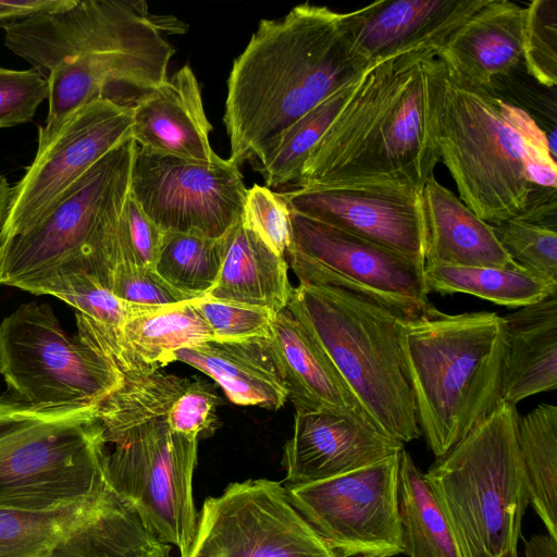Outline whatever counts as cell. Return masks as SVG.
<instances>
[{"label": "cell", "instance_id": "cell-1", "mask_svg": "<svg viewBox=\"0 0 557 557\" xmlns=\"http://www.w3.org/2000/svg\"><path fill=\"white\" fill-rule=\"evenodd\" d=\"M445 66L433 49L369 67L309 153L299 188L351 184L422 189L440 162L437 108Z\"/></svg>", "mask_w": 557, "mask_h": 557}, {"label": "cell", "instance_id": "cell-2", "mask_svg": "<svg viewBox=\"0 0 557 557\" xmlns=\"http://www.w3.org/2000/svg\"><path fill=\"white\" fill-rule=\"evenodd\" d=\"M368 69L344 13L305 2L284 17L261 20L227 78L228 160L258 159L288 126Z\"/></svg>", "mask_w": 557, "mask_h": 557}, {"label": "cell", "instance_id": "cell-3", "mask_svg": "<svg viewBox=\"0 0 557 557\" xmlns=\"http://www.w3.org/2000/svg\"><path fill=\"white\" fill-rule=\"evenodd\" d=\"M436 135L459 198L491 225L521 212L534 186L556 189L555 156L533 117L446 69Z\"/></svg>", "mask_w": 557, "mask_h": 557}, {"label": "cell", "instance_id": "cell-4", "mask_svg": "<svg viewBox=\"0 0 557 557\" xmlns=\"http://www.w3.org/2000/svg\"><path fill=\"white\" fill-rule=\"evenodd\" d=\"M399 342L421 433L441 458L500 400L503 317L488 311L449 314L430 304L400 319Z\"/></svg>", "mask_w": 557, "mask_h": 557}, {"label": "cell", "instance_id": "cell-5", "mask_svg": "<svg viewBox=\"0 0 557 557\" xmlns=\"http://www.w3.org/2000/svg\"><path fill=\"white\" fill-rule=\"evenodd\" d=\"M136 150L133 138L116 146L40 220L0 242V286L45 295L57 280L78 273L106 286L120 261V219Z\"/></svg>", "mask_w": 557, "mask_h": 557}, {"label": "cell", "instance_id": "cell-6", "mask_svg": "<svg viewBox=\"0 0 557 557\" xmlns=\"http://www.w3.org/2000/svg\"><path fill=\"white\" fill-rule=\"evenodd\" d=\"M518 418L516 405L499 400L423 473L460 557H517L529 505Z\"/></svg>", "mask_w": 557, "mask_h": 557}, {"label": "cell", "instance_id": "cell-7", "mask_svg": "<svg viewBox=\"0 0 557 557\" xmlns=\"http://www.w3.org/2000/svg\"><path fill=\"white\" fill-rule=\"evenodd\" d=\"M287 308L379 431L403 444L422 435L401 359L403 317L345 289L305 284L294 287Z\"/></svg>", "mask_w": 557, "mask_h": 557}, {"label": "cell", "instance_id": "cell-8", "mask_svg": "<svg viewBox=\"0 0 557 557\" xmlns=\"http://www.w3.org/2000/svg\"><path fill=\"white\" fill-rule=\"evenodd\" d=\"M97 406L33 407L0 396V509L42 511L111 488Z\"/></svg>", "mask_w": 557, "mask_h": 557}, {"label": "cell", "instance_id": "cell-9", "mask_svg": "<svg viewBox=\"0 0 557 557\" xmlns=\"http://www.w3.org/2000/svg\"><path fill=\"white\" fill-rule=\"evenodd\" d=\"M7 395L33 407L98 406L124 382L99 352L61 326L48 304H22L0 322Z\"/></svg>", "mask_w": 557, "mask_h": 557}, {"label": "cell", "instance_id": "cell-10", "mask_svg": "<svg viewBox=\"0 0 557 557\" xmlns=\"http://www.w3.org/2000/svg\"><path fill=\"white\" fill-rule=\"evenodd\" d=\"M108 485L129 503L161 542L189 552L197 531L193 473L198 437L172 431L164 420L102 431Z\"/></svg>", "mask_w": 557, "mask_h": 557}, {"label": "cell", "instance_id": "cell-11", "mask_svg": "<svg viewBox=\"0 0 557 557\" xmlns=\"http://www.w3.org/2000/svg\"><path fill=\"white\" fill-rule=\"evenodd\" d=\"M289 265L299 284L331 286L400 317L430 306L425 263L290 210Z\"/></svg>", "mask_w": 557, "mask_h": 557}, {"label": "cell", "instance_id": "cell-12", "mask_svg": "<svg viewBox=\"0 0 557 557\" xmlns=\"http://www.w3.org/2000/svg\"><path fill=\"white\" fill-rule=\"evenodd\" d=\"M112 488L42 511L0 509V557H170Z\"/></svg>", "mask_w": 557, "mask_h": 557}, {"label": "cell", "instance_id": "cell-13", "mask_svg": "<svg viewBox=\"0 0 557 557\" xmlns=\"http://www.w3.org/2000/svg\"><path fill=\"white\" fill-rule=\"evenodd\" d=\"M398 454L326 480L285 486L290 503L337 557L404 553Z\"/></svg>", "mask_w": 557, "mask_h": 557}, {"label": "cell", "instance_id": "cell-14", "mask_svg": "<svg viewBox=\"0 0 557 557\" xmlns=\"http://www.w3.org/2000/svg\"><path fill=\"white\" fill-rule=\"evenodd\" d=\"M185 557H337L268 479L232 483L205 500Z\"/></svg>", "mask_w": 557, "mask_h": 557}, {"label": "cell", "instance_id": "cell-15", "mask_svg": "<svg viewBox=\"0 0 557 557\" xmlns=\"http://www.w3.org/2000/svg\"><path fill=\"white\" fill-rule=\"evenodd\" d=\"M131 194L162 232L220 238L240 219L247 188L228 159L202 164L137 147Z\"/></svg>", "mask_w": 557, "mask_h": 557}, {"label": "cell", "instance_id": "cell-16", "mask_svg": "<svg viewBox=\"0 0 557 557\" xmlns=\"http://www.w3.org/2000/svg\"><path fill=\"white\" fill-rule=\"evenodd\" d=\"M133 109L104 100L87 103L69 115L48 138L12 187L0 242L27 230L95 163L132 138Z\"/></svg>", "mask_w": 557, "mask_h": 557}, {"label": "cell", "instance_id": "cell-17", "mask_svg": "<svg viewBox=\"0 0 557 557\" xmlns=\"http://www.w3.org/2000/svg\"><path fill=\"white\" fill-rule=\"evenodd\" d=\"M0 27L7 48L45 77L63 60L143 46L169 28L144 0H75Z\"/></svg>", "mask_w": 557, "mask_h": 557}, {"label": "cell", "instance_id": "cell-18", "mask_svg": "<svg viewBox=\"0 0 557 557\" xmlns=\"http://www.w3.org/2000/svg\"><path fill=\"white\" fill-rule=\"evenodd\" d=\"M280 194L292 211L425 263L422 189L351 184Z\"/></svg>", "mask_w": 557, "mask_h": 557}, {"label": "cell", "instance_id": "cell-19", "mask_svg": "<svg viewBox=\"0 0 557 557\" xmlns=\"http://www.w3.org/2000/svg\"><path fill=\"white\" fill-rule=\"evenodd\" d=\"M487 0H380L344 13L354 50L369 67L420 49H440Z\"/></svg>", "mask_w": 557, "mask_h": 557}, {"label": "cell", "instance_id": "cell-20", "mask_svg": "<svg viewBox=\"0 0 557 557\" xmlns=\"http://www.w3.org/2000/svg\"><path fill=\"white\" fill-rule=\"evenodd\" d=\"M404 444L372 424L335 412H296L283 466L286 485L326 480L379 462Z\"/></svg>", "mask_w": 557, "mask_h": 557}, {"label": "cell", "instance_id": "cell-21", "mask_svg": "<svg viewBox=\"0 0 557 557\" xmlns=\"http://www.w3.org/2000/svg\"><path fill=\"white\" fill-rule=\"evenodd\" d=\"M220 403L209 382L158 370L124 380L97 406V418L102 431L164 420L172 431L198 437L213 432Z\"/></svg>", "mask_w": 557, "mask_h": 557}, {"label": "cell", "instance_id": "cell-22", "mask_svg": "<svg viewBox=\"0 0 557 557\" xmlns=\"http://www.w3.org/2000/svg\"><path fill=\"white\" fill-rule=\"evenodd\" d=\"M199 83L188 64L168 77L133 109L132 138L137 147L190 162L223 161L209 141Z\"/></svg>", "mask_w": 557, "mask_h": 557}, {"label": "cell", "instance_id": "cell-23", "mask_svg": "<svg viewBox=\"0 0 557 557\" xmlns=\"http://www.w3.org/2000/svg\"><path fill=\"white\" fill-rule=\"evenodd\" d=\"M525 8L487 0L436 50L448 73L471 86L493 89L522 61Z\"/></svg>", "mask_w": 557, "mask_h": 557}, {"label": "cell", "instance_id": "cell-24", "mask_svg": "<svg viewBox=\"0 0 557 557\" xmlns=\"http://www.w3.org/2000/svg\"><path fill=\"white\" fill-rule=\"evenodd\" d=\"M269 338L296 412H335L373 425L327 355L287 307L275 314Z\"/></svg>", "mask_w": 557, "mask_h": 557}, {"label": "cell", "instance_id": "cell-25", "mask_svg": "<svg viewBox=\"0 0 557 557\" xmlns=\"http://www.w3.org/2000/svg\"><path fill=\"white\" fill-rule=\"evenodd\" d=\"M175 361L213 379L236 405L275 411L287 400L283 373L269 337L203 342L176 351Z\"/></svg>", "mask_w": 557, "mask_h": 557}, {"label": "cell", "instance_id": "cell-26", "mask_svg": "<svg viewBox=\"0 0 557 557\" xmlns=\"http://www.w3.org/2000/svg\"><path fill=\"white\" fill-rule=\"evenodd\" d=\"M499 399L516 405L557 387V295L503 317Z\"/></svg>", "mask_w": 557, "mask_h": 557}, {"label": "cell", "instance_id": "cell-27", "mask_svg": "<svg viewBox=\"0 0 557 557\" xmlns=\"http://www.w3.org/2000/svg\"><path fill=\"white\" fill-rule=\"evenodd\" d=\"M425 265L516 267L493 226L433 176L422 187Z\"/></svg>", "mask_w": 557, "mask_h": 557}, {"label": "cell", "instance_id": "cell-28", "mask_svg": "<svg viewBox=\"0 0 557 557\" xmlns=\"http://www.w3.org/2000/svg\"><path fill=\"white\" fill-rule=\"evenodd\" d=\"M214 339L194 299L171 306H138L126 320L110 363L124 380L158 371L175 352Z\"/></svg>", "mask_w": 557, "mask_h": 557}, {"label": "cell", "instance_id": "cell-29", "mask_svg": "<svg viewBox=\"0 0 557 557\" xmlns=\"http://www.w3.org/2000/svg\"><path fill=\"white\" fill-rule=\"evenodd\" d=\"M224 258L219 278L206 298L264 308L285 309L294 287L288 263L248 228L242 218L224 234Z\"/></svg>", "mask_w": 557, "mask_h": 557}, {"label": "cell", "instance_id": "cell-30", "mask_svg": "<svg viewBox=\"0 0 557 557\" xmlns=\"http://www.w3.org/2000/svg\"><path fill=\"white\" fill-rule=\"evenodd\" d=\"M424 280L429 293L469 294L511 308L524 307L557 295V281L519 265L431 264L424 267Z\"/></svg>", "mask_w": 557, "mask_h": 557}, {"label": "cell", "instance_id": "cell-31", "mask_svg": "<svg viewBox=\"0 0 557 557\" xmlns=\"http://www.w3.org/2000/svg\"><path fill=\"white\" fill-rule=\"evenodd\" d=\"M398 516L404 554L460 557L447 520L410 454H398Z\"/></svg>", "mask_w": 557, "mask_h": 557}, {"label": "cell", "instance_id": "cell-32", "mask_svg": "<svg viewBox=\"0 0 557 557\" xmlns=\"http://www.w3.org/2000/svg\"><path fill=\"white\" fill-rule=\"evenodd\" d=\"M529 504L557 539V407L542 403L517 421Z\"/></svg>", "mask_w": 557, "mask_h": 557}, {"label": "cell", "instance_id": "cell-33", "mask_svg": "<svg viewBox=\"0 0 557 557\" xmlns=\"http://www.w3.org/2000/svg\"><path fill=\"white\" fill-rule=\"evenodd\" d=\"M492 226L516 264L557 281L556 189L534 186L521 212Z\"/></svg>", "mask_w": 557, "mask_h": 557}, {"label": "cell", "instance_id": "cell-34", "mask_svg": "<svg viewBox=\"0 0 557 557\" xmlns=\"http://www.w3.org/2000/svg\"><path fill=\"white\" fill-rule=\"evenodd\" d=\"M362 76V75H361ZM359 78L338 89L277 136L257 159L267 187L297 182L322 135L351 95Z\"/></svg>", "mask_w": 557, "mask_h": 557}, {"label": "cell", "instance_id": "cell-35", "mask_svg": "<svg viewBox=\"0 0 557 557\" xmlns=\"http://www.w3.org/2000/svg\"><path fill=\"white\" fill-rule=\"evenodd\" d=\"M223 236L164 233L156 272L178 292L193 299L203 298L219 278L225 250Z\"/></svg>", "mask_w": 557, "mask_h": 557}, {"label": "cell", "instance_id": "cell-36", "mask_svg": "<svg viewBox=\"0 0 557 557\" xmlns=\"http://www.w3.org/2000/svg\"><path fill=\"white\" fill-rule=\"evenodd\" d=\"M522 60L541 85L557 83V1L534 0L525 8Z\"/></svg>", "mask_w": 557, "mask_h": 557}, {"label": "cell", "instance_id": "cell-37", "mask_svg": "<svg viewBox=\"0 0 557 557\" xmlns=\"http://www.w3.org/2000/svg\"><path fill=\"white\" fill-rule=\"evenodd\" d=\"M194 304L210 327L214 341L270 337L275 313L268 309L228 304L206 297L194 299Z\"/></svg>", "mask_w": 557, "mask_h": 557}, {"label": "cell", "instance_id": "cell-38", "mask_svg": "<svg viewBox=\"0 0 557 557\" xmlns=\"http://www.w3.org/2000/svg\"><path fill=\"white\" fill-rule=\"evenodd\" d=\"M289 215L290 209L280 193L257 184L247 189L243 223L284 257L290 240Z\"/></svg>", "mask_w": 557, "mask_h": 557}, {"label": "cell", "instance_id": "cell-39", "mask_svg": "<svg viewBox=\"0 0 557 557\" xmlns=\"http://www.w3.org/2000/svg\"><path fill=\"white\" fill-rule=\"evenodd\" d=\"M46 98L48 83L40 72L0 66V128L30 122Z\"/></svg>", "mask_w": 557, "mask_h": 557}, {"label": "cell", "instance_id": "cell-40", "mask_svg": "<svg viewBox=\"0 0 557 557\" xmlns=\"http://www.w3.org/2000/svg\"><path fill=\"white\" fill-rule=\"evenodd\" d=\"M163 237L164 232L146 215L129 190L120 219L117 264L154 269Z\"/></svg>", "mask_w": 557, "mask_h": 557}, {"label": "cell", "instance_id": "cell-41", "mask_svg": "<svg viewBox=\"0 0 557 557\" xmlns=\"http://www.w3.org/2000/svg\"><path fill=\"white\" fill-rule=\"evenodd\" d=\"M106 286L117 298L141 306H171L193 300L168 284L154 269L126 263L114 267Z\"/></svg>", "mask_w": 557, "mask_h": 557}, {"label": "cell", "instance_id": "cell-42", "mask_svg": "<svg viewBox=\"0 0 557 557\" xmlns=\"http://www.w3.org/2000/svg\"><path fill=\"white\" fill-rule=\"evenodd\" d=\"M75 0H9L0 1V26L26 17L55 12L72 5Z\"/></svg>", "mask_w": 557, "mask_h": 557}, {"label": "cell", "instance_id": "cell-43", "mask_svg": "<svg viewBox=\"0 0 557 557\" xmlns=\"http://www.w3.org/2000/svg\"><path fill=\"white\" fill-rule=\"evenodd\" d=\"M525 557H557V539L547 534H536L524 540Z\"/></svg>", "mask_w": 557, "mask_h": 557}, {"label": "cell", "instance_id": "cell-44", "mask_svg": "<svg viewBox=\"0 0 557 557\" xmlns=\"http://www.w3.org/2000/svg\"><path fill=\"white\" fill-rule=\"evenodd\" d=\"M12 187L9 185L7 178L0 174V231L7 218Z\"/></svg>", "mask_w": 557, "mask_h": 557}]
</instances>
